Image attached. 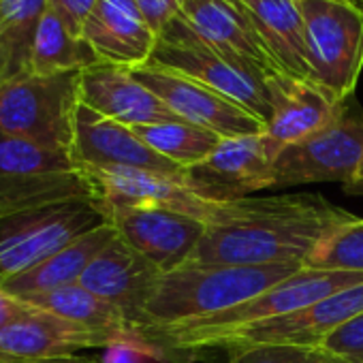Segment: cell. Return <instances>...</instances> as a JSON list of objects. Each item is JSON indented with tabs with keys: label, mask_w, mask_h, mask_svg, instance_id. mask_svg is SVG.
<instances>
[{
	"label": "cell",
	"mask_w": 363,
	"mask_h": 363,
	"mask_svg": "<svg viewBox=\"0 0 363 363\" xmlns=\"http://www.w3.org/2000/svg\"><path fill=\"white\" fill-rule=\"evenodd\" d=\"M352 214L325 201L320 195H282L235 201V214L206 229L195 263L214 265H278L299 263L320 240Z\"/></svg>",
	"instance_id": "obj_1"
},
{
	"label": "cell",
	"mask_w": 363,
	"mask_h": 363,
	"mask_svg": "<svg viewBox=\"0 0 363 363\" xmlns=\"http://www.w3.org/2000/svg\"><path fill=\"white\" fill-rule=\"evenodd\" d=\"M303 265H214L189 261L162 274L137 323L141 335L186 325L244 303L286 280Z\"/></svg>",
	"instance_id": "obj_2"
},
{
	"label": "cell",
	"mask_w": 363,
	"mask_h": 363,
	"mask_svg": "<svg viewBox=\"0 0 363 363\" xmlns=\"http://www.w3.org/2000/svg\"><path fill=\"white\" fill-rule=\"evenodd\" d=\"M363 282V274L359 272H331V269H308L301 267L286 280L274 284L261 295L238 303L229 310L216 312L212 316L177 325L160 331L145 333L150 342L158 348L167 350H201L210 348V344L227 333L291 314L301 310L327 295H333L342 289L354 286Z\"/></svg>",
	"instance_id": "obj_3"
},
{
	"label": "cell",
	"mask_w": 363,
	"mask_h": 363,
	"mask_svg": "<svg viewBox=\"0 0 363 363\" xmlns=\"http://www.w3.org/2000/svg\"><path fill=\"white\" fill-rule=\"evenodd\" d=\"M150 65L186 75L218 94L227 96L265 126L274 116L276 88L274 79L255 71L252 67L229 58L203 41H199L179 18L173 20L158 37ZM284 77V75H282Z\"/></svg>",
	"instance_id": "obj_4"
},
{
	"label": "cell",
	"mask_w": 363,
	"mask_h": 363,
	"mask_svg": "<svg viewBox=\"0 0 363 363\" xmlns=\"http://www.w3.org/2000/svg\"><path fill=\"white\" fill-rule=\"evenodd\" d=\"M310 82L346 103L363 71V9L344 0H297Z\"/></svg>",
	"instance_id": "obj_5"
},
{
	"label": "cell",
	"mask_w": 363,
	"mask_h": 363,
	"mask_svg": "<svg viewBox=\"0 0 363 363\" xmlns=\"http://www.w3.org/2000/svg\"><path fill=\"white\" fill-rule=\"evenodd\" d=\"M82 73H26L0 84V133L73 152Z\"/></svg>",
	"instance_id": "obj_6"
},
{
	"label": "cell",
	"mask_w": 363,
	"mask_h": 363,
	"mask_svg": "<svg viewBox=\"0 0 363 363\" xmlns=\"http://www.w3.org/2000/svg\"><path fill=\"white\" fill-rule=\"evenodd\" d=\"M105 223V212L92 199L0 214V284Z\"/></svg>",
	"instance_id": "obj_7"
},
{
	"label": "cell",
	"mask_w": 363,
	"mask_h": 363,
	"mask_svg": "<svg viewBox=\"0 0 363 363\" xmlns=\"http://www.w3.org/2000/svg\"><path fill=\"white\" fill-rule=\"evenodd\" d=\"M92 182L103 208H160L201 220L203 225L227 223L235 214V201L216 203L195 195L184 175H167L133 167H82Z\"/></svg>",
	"instance_id": "obj_8"
},
{
	"label": "cell",
	"mask_w": 363,
	"mask_h": 363,
	"mask_svg": "<svg viewBox=\"0 0 363 363\" xmlns=\"http://www.w3.org/2000/svg\"><path fill=\"white\" fill-rule=\"evenodd\" d=\"M363 164V111L346 109L318 133L284 147L274 160V189L348 182Z\"/></svg>",
	"instance_id": "obj_9"
},
{
	"label": "cell",
	"mask_w": 363,
	"mask_h": 363,
	"mask_svg": "<svg viewBox=\"0 0 363 363\" xmlns=\"http://www.w3.org/2000/svg\"><path fill=\"white\" fill-rule=\"evenodd\" d=\"M363 314V282L327 295L291 314L227 333L210 344V348H225L229 354L255 346H299L316 348L342 325Z\"/></svg>",
	"instance_id": "obj_10"
},
{
	"label": "cell",
	"mask_w": 363,
	"mask_h": 363,
	"mask_svg": "<svg viewBox=\"0 0 363 363\" xmlns=\"http://www.w3.org/2000/svg\"><path fill=\"white\" fill-rule=\"evenodd\" d=\"M184 184L216 203L248 199L255 191L274 189V158L263 143V133L223 139L203 162L184 169Z\"/></svg>",
	"instance_id": "obj_11"
},
{
	"label": "cell",
	"mask_w": 363,
	"mask_h": 363,
	"mask_svg": "<svg viewBox=\"0 0 363 363\" xmlns=\"http://www.w3.org/2000/svg\"><path fill=\"white\" fill-rule=\"evenodd\" d=\"M130 71L179 120L208 128L223 139L257 135L265 130V124L259 118H255L252 113H248L227 96L218 94L216 90L186 75L150 62Z\"/></svg>",
	"instance_id": "obj_12"
},
{
	"label": "cell",
	"mask_w": 363,
	"mask_h": 363,
	"mask_svg": "<svg viewBox=\"0 0 363 363\" xmlns=\"http://www.w3.org/2000/svg\"><path fill=\"white\" fill-rule=\"evenodd\" d=\"M101 206V203H99ZM107 223L162 274L191 261L208 225L160 208H103Z\"/></svg>",
	"instance_id": "obj_13"
},
{
	"label": "cell",
	"mask_w": 363,
	"mask_h": 363,
	"mask_svg": "<svg viewBox=\"0 0 363 363\" xmlns=\"http://www.w3.org/2000/svg\"><path fill=\"white\" fill-rule=\"evenodd\" d=\"M118 337L92 331L24 301V310L0 329V363H30L75 357L79 350L107 348Z\"/></svg>",
	"instance_id": "obj_14"
},
{
	"label": "cell",
	"mask_w": 363,
	"mask_h": 363,
	"mask_svg": "<svg viewBox=\"0 0 363 363\" xmlns=\"http://www.w3.org/2000/svg\"><path fill=\"white\" fill-rule=\"evenodd\" d=\"M179 20L212 50L252 67L269 79L284 75L240 0H186Z\"/></svg>",
	"instance_id": "obj_15"
},
{
	"label": "cell",
	"mask_w": 363,
	"mask_h": 363,
	"mask_svg": "<svg viewBox=\"0 0 363 363\" xmlns=\"http://www.w3.org/2000/svg\"><path fill=\"white\" fill-rule=\"evenodd\" d=\"M73 156L79 167H133L184 175V169L154 152L130 126L113 122L82 103L75 111Z\"/></svg>",
	"instance_id": "obj_16"
},
{
	"label": "cell",
	"mask_w": 363,
	"mask_h": 363,
	"mask_svg": "<svg viewBox=\"0 0 363 363\" xmlns=\"http://www.w3.org/2000/svg\"><path fill=\"white\" fill-rule=\"evenodd\" d=\"M160 278L162 272L150 259L122 238H116L90 263L79 284L122 310L137 329L141 312L156 293Z\"/></svg>",
	"instance_id": "obj_17"
},
{
	"label": "cell",
	"mask_w": 363,
	"mask_h": 363,
	"mask_svg": "<svg viewBox=\"0 0 363 363\" xmlns=\"http://www.w3.org/2000/svg\"><path fill=\"white\" fill-rule=\"evenodd\" d=\"M79 103L124 126H145L179 120L130 69L99 62L82 71Z\"/></svg>",
	"instance_id": "obj_18"
},
{
	"label": "cell",
	"mask_w": 363,
	"mask_h": 363,
	"mask_svg": "<svg viewBox=\"0 0 363 363\" xmlns=\"http://www.w3.org/2000/svg\"><path fill=\"white\" fill-rule=\"evenodd\" d=\"M274 88L276 107L263 130V143L274 160L284 147L318 133L348 109L310 79L276 77Z\"/></svg>",
	"instance_id": "obj_19"
},
{
	"label": "cell",
	"mask_w": 363,
	"mask_h": 363,
	"mask_svg": "<svg viewBox=\"0 0 363 363\" xmlns=\"http://www.w3.org/2000/svg\"><path fill=\"white\" fill-rule=\"evenodd\" d=\"M82 37L101 62L126 69L147 65L158 43L135 0H99Z\"/></svg>",
	"instance_id": "obj_20"
},
{
	"label": "cell",
	"mask_w": 363,
	"mask_h": 363,
	"mask_svg": "<svg viewBox=\"0 0 363 363\" xmlns=\"http://www.w3.org/2000/svg\"><path fill=\"white\" fill-rule=\"evenodd\" d=\"M116 238H118L116 229L109 223H105L88 233H84L82 238L73 240L58 252L50 255L39 265L9 278L0 286L18 299H26L33 295L52 293V291L77 284L82 280V276L86 274V269L90 267V263Z\"/></svg>",
	"instance_id": "obj_21"
},
{
	"label": "cell",
	"mask_w": 363,
	"mask_h": 363,
	"mask_svg": "<svg viewBox=\"0 0 363 363\" xmlns=\"http://www.w3.org/2000/svg\"><path fill=\"white\" fill-rule=\"evenodd\" d=\"M286 77L310 79L306 30L297 0H240Z\"/></svg>",
	"instance_id": "obj_22"
},
{
	"label": "cell",
	"mask_w": 363,
	"mask_h": 363,
	"mask_svg": "<svg viewBox=\"0 0 363 363\" xmlns=\"http://www.w3.org/2000/svg\"><path fill=\"white\" fill-rule=\"evenodd\" d=\"M79 199L96 201L92 182L82 167L73 171L0 177V214L50 208Z\"/></svg>",
	"instance_id": "obj_23"
},
{
	"label": "cell",
	"mask_w": 363,
	"mask_h": 363,
	"mask_svg": "<svg viewBox=\"0 0 363 363\" xmlns=\"http://www.w3.org/2000/svg\"><path fill=\"white\" fill-rule=\"evenodd\" d=\"M22 301H28L48 312H54V314L69 318L77 325H84L92 331L109 333L118 340L141 335L122 310H118L109 301L101 299L99 295H94L79 282L58 289V291H52V293L33 295Z\"/></svg>",
	"instance_id": "obj_24"
},
{
	"label": "cell",
	"mask_w": 363,
	"mask_h": 363,
	"mask_svg": "<svg viewBox=\"0 0 363 363\" xmlns=\"http://www.w3.org/2000/svg\"><path fill=\"white\" fill-rule=\"evenodd\" d=\"M48 0H0V84L30 73Z\"/></svg>",
	"instance_id": "obj_25"
},
{
	"label": "cell",
	"mask_w": 363,
	"mask_h": 363,
	"mask_svg": "<svg viewBox=\"0 0 363 363\" xmlns=\"http://www.w3.org/2000/svg\"><path fill=\"white\" fill-rule=\"evenodd\" d=\"M99 56L84 37L73 35L65 22L54 13L45 11L30 60V73L35 75H58V73H82L99 65Z\"/></svg>",
	"instance_id": "obj_26"
},
{
	"label": "cell",
	"mask_w": 363,
	"mask_h": 363,
	"mask_svg": "<svg viewBox=\"0 0 363 363\" xmlns=\"http://www.w3.org/2000/svg\"><path fill=\"white\" fill-rule=\"evenodd\" d=\"M133 130L143 143L179 169H191L203 162L223 141L216 133L184 120L135 126Z\"/></svg>",
	"instance_id": "obj_27"
},
{
	"label": "cell",
	"mask_w": 363,
	"mask_h": 363,
	"mask_svg": "<svg viewBox=\"0 0 363 363\" xmlns=\"http://www.w3.org/2000/svg\"><path fill=\"white\" fill-rule=\"evenodd\" d=\"M79 169L73 152L0 133V177H20Z\"/></svg>",
	"instance_id": "obj_28"
},
{
	"label": "cell",
	"mask_w": 363,
	"mask_h": 363,
	"mask_svg": "<svg viewBox=\"0 0 363 363\" xmlns=\"http://www.w3.org/2000/svg\"><path fill=\"white\" fill-rule=\"evenodd\" d=\"M303 267L363 274V220L350 218L331 229L303 261Z\"/></svg>",
	"instance_id": "obj_29"
},
{
	"label": "cell",
	"mask_w": 363,
	"mask_h": 363,
	"mask_svg": "<svg viewBox=\"0 0 363 363\" xmlns=\"http://www.w3.org/2000/svg\"><path fill=\"white\" fill-rule=\"evenodd\" d=\"M160 361H167V352L143 335H133L103 348V354L99 359V363H160Z\"/></svg>",
	"instance_id": "obj_30"
},
{
	"label": "cell",
	"mask_w": 363,
	"mask_h": 363,
	"mask_svg": "<svg viewBox=\"0 0 363 363\" xmlns=\"http://www.w3.org/2000/svg\"><path fill=\"white\" fill-rule=\"evenodd\" d=\"M316 348L329 354H335L348 363H363V314L342 325L327 340H323L320 346Z\"/></svg>",
	"instance_id": "obj_31"
},
{
	"label": "cell",
	"mask_w": 363,
	"mask_h": 363,
	"mask_svg": "<svg viewBox=\"0 0 363 363\" xmlns=\"http://www.w3.org/2000/svg\"><path fill=\"white\" fill-rule=\"evenodd\" d=\"M310 348L299 346H255L231 357V363H306Z\"/></svg>",
	"instance_id": "obj_32"
},
{
	"label": "cell",
	"mask_w": 363,
	"mask_h": 363,
	"mask_svg": "<svg viewBox=\"0 0 363 363\" xmlns=\"http://www.w3.org/2000/svg\"><path fill=\"white\" fill-rule=\"evenodd\" d=\"M135 3L156 37H160L164 28L177 20L186 7V0H135Z\"/></svg>",
	"instance_id": "obj_33"
},
{
	"label": "cell",
	"mask_w": 363,
	"mask_h": 363,
	"mask_svg": "<svg viewBox=\"0 0 363 363\" xmlns=\"http://www.w3.org/2000/svg\"><path fill=\"white\" fill-rule=\"evenodd\" d=\"M96 5L99 0H48V9L54 11L65 22V26L77 37H82L84 26Z\"/></svg>",
	"instance_id": "obj_34"
},
{
	"label": "cell",
	"mask_w": 363,
	"mask_h": 363,
	"mask_svg": "<svg viewBox=\"0 0 363 363\" xmlns=\"http://www.w3.org/2000/svg\"><path fill=\"white\" fill-rule=\"evenodd\" d=\"M24 310V301L9 295L3 286H0V329H3L13 316H18Z\"/></svg>",
	"instance_id": "obj_35"
},
{
	"label": "cell",
	"mask_w": 363,
	"mask_h": 363,
	"mask_svg": "<svg viewBox=\"0 0 363 363\" xmlns=\"http://www.w3.org/2000/svg\"><path fill=\"white\" fill-rule=\"evenodd\" d=\"M306 363H348V361H344V359H340L335 354H329V352H325L320 348H310Z\"/></svg>",
	"instance_id": "obj_36"
},
{
	"label": "cell",
	"mask_w": 363,
	"mask_h": 363,
	"mask_svg": "<svg viewBox=\"0 0 363 363\" xmlns=\"http://www.w3.org/2000/svg\"><path fill=\"white\" fill-rule=\"evenodd\" d=\"M344 193L346 195H363V164L348 184H344Z\"/></svg>",
	"instance_id": "obj_37"
},
{
	"label": "cell",
	"mask_w": 363,
	"mask_h": 363,
	"mask_svg": "<svg viewBox=\"0 0 363 363\" xmlns=\"http://www.w3.org/2000/svg\"><path fill=\"white\" fill-rule=\"evenodd\" d=\"M30 363H99V359L88 357H60V359H43V361H30Z\"/></svg>",
	"instance_id": "obj_38"
},
{
	"label": "cell",
	"mask_w": 363,
	"mask_h": 363,
	"mask_svg": "<svg viewBox=\"0 0 363 363\" xmlns=\"http://www.w3.org/2000/svg\"><path fill=\"white\" fill-rule=\"evenodd\" d=\"M344 3H350V5H357V7L363 9V0H344Z\"/></svg>",
	"instance_id": "obj_39"
}]
</instances>
